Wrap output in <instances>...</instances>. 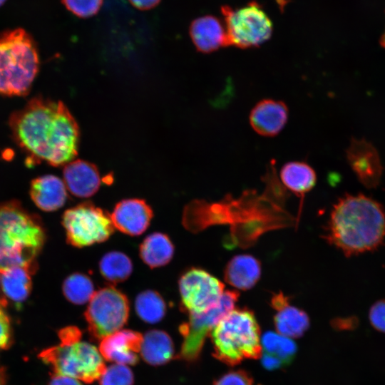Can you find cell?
Here are the masks:
<instances>
[{
	"label": "cell",
	"instance_id": "obj_11",
	"mask_svg": "<svg viewBox=\"0 0 385 385\" xmlns=\"http://www.w3.org/2000/svg\"><path fill=\"white\" fill-rule=\"evenodd\" d=\"M183 309L188 314H200L215 306L225 290L224 284L200 268L183 272L178 281Z\"/></svg>",
	"mask_w": 385,
	"mask_h": 385
},
{
	"label": "cell",
	"instance_id": "obj_15",
	"mask_svg": "<svg viewBox=\"0 0 385 385\" xmlns=\"http://www.w3.org/2000/svg\"><path fill=\"white\" fill-rule=\"evenodd\" d=\"M289 115L287 105L273 99H262L252 109L250 123L252 129L265 137L278 135L285 126Z\"/></svg>",
	"mask_w": 385,
	"mask_h": 385
},
{
	"label": "cell",
	"instance_id": "obj_32",
	"mask_svg": "<svg viewBox=\"0 0 385 385\" xmlns=\"http://www.w3.org/2000/svg\"><path fill=\"white\" fill-rule=\"evenodd\" d=\"M369 319L376 330L385 333V299L378 300L371 305Z\"/></svg>",
	"mask_w": 385,
	"mask_h": 385
},
{
	"label": "cell",
	"instance_id": "obj_34",
	"mask_svg": "<svg viewBox=\"0 0 385 385\" xmlns=\"http://www.w3.org/2000/svg\"><path fill=\"white\" fill-rule=\"evenodd\" d=\"M260 357L263 367L268 370H275L286 366L280 359L272 354L264 352Z\"/></svg>",
	"mask_w": 385,
	"mask_h": 385
},
{
	"label": "cell",
	"instance_id": "obj_7",
	"mask_svg": "<svg viewBox=\"0 0 385 385\" xmlns=\"http://www.w3.org/2000/svg\"><path fill=\"white\" fill-rule=\"evenodd\" d=\"M228 46L256 48L268 41L273 31L272 23L257 3L232 9L222 6Z\"/></svg>",
	"mask_w": 385,
	"mask_h": 385
},
{
	"label": "cell",
	"instance_id": "obj_23",
	"mask_svg": "<svg viewBox=\"0 0 385 385\" xmlns=\"http://www.w3.org/2000/svg\"><path fill=\"white\" fill-rule=\"evenodd\" d=\"M27 268L14 267L1 272V289L4 298L19 304L27 299L32 289L31 274Z\"/></svg>",
	"mask_w": 385,
	"mask_h": 385
},
{
	"label": "cell",
	"instance_id": "obj_29",
	"mask_svg": "<svg viewBox=\"0 0 385 385\" xmlns=\"http://www.w3.org/2000/svg\"><path fill=\"white\" fill-rule=\"evenodd\" d=\"M133 371L128 365L113 364L106 367L99 378L100 385H133Z\"/></svg>",
	"mask_w": 385,
	"mask_h": 385
},
{
	"label": "cell",
	"instance_id": "obj_13",
	"mask_svg": "<svg viewBox=\"0 0 385 385\" xmlns=\"http://www.w3.org/2000/svg\"><path fill=\"white\" fill-rule=\"evenodd\" d=\"M153 210L142 199H125L118 202L111 217L114 227L130 235L137 236L148 227L153 217Z\"/></svg>",
	"mask_w": 385,
	"mask_h": 385
},
{
	"label": "cell",
	"instance_id": "obj_16",
	"mask_svg": "<svg viewBox=\"0 0 385 385\" xmlns=\"http://www.w3.org/2000/svg\"><path fill=\"white\" fill-rule=\"evenodd\" d=\"M63 174L66 189L77 197H89L101 186V178L97 167L86 160L71 161L65 165Z\"/></svg>",
	"mask_w": 385,
	"mask_h": 385
},
{
	"label": "cell",
	"instance_id": "obj_19",
	"mask_svg": "<svg viewBox=\"0 0 385 385\" xmlns=\"http://www.w3.org/2000/svg\"><path fill=\"white\" fill-rule=\"evenodd\" d=\"M63 181L53 175H43L34 178L30 185L29 194L34 204L46 212L63 207L67 199Z\"/></svg>",
	"mask_w": 385,
	"mask_h": 385
},
{
	"label": "cell",
	"instance_id": "obj_24",
	"mask_svg": "<svg viewBox=\"0 0 385 385\" xmlns=\"http://www.w3.org/2000/svg\"><path fill=\"white\" fill-rule=\"evenodd\" d=\"M174 255V245L168 235L153 232L148 235L140 246V256L150 268L167 265Z\"/></svg>",
	"mask_w": 385,
	"mask_h": 385
},
{
	"label": "cell",
	"instance_id": "obj_20",
	"mask_svg": "<svg viewBox=\"0 0 385 385\" xmlns=\"http://www.w3.org/2000/svg\"><path fill=\"white\" fill-rule=\"evenodd\" d=\"M260 261L250 255H237L227 264L224 279L232 287L240 290L252 288L261 276Z\"/></svg>",
	"mask_w": 385,
	"mask_h": 385
},
{
	"label": "cell",
	"instance_id": "obj_6",
	"mask_svg": "<svg viewBox=\"0 0 385 385\" xmlns=\"http://www.w3.org/2000/svg\"><path fill=\"white\" fill-rule=\"evenodd\" d=\"M38 356L54 374L87 384L99 379L106 368L99 350L81 339L61 341L58 345L41 351Z\"/></svg>",
	"mask_w": 385,
	"mask_h": 385
},
{
	"label": "cell",
	"instance_id": "obj_25",
	"mask_svg": "<svg viewBox=\"0 0 385 385\" xmlns=\"http://www.w3.org/2000/svg\"><path fill=\"white\" fill-rule=\"evenodd\" d=\"M102 276L109 282L117 284L127 279L132 273L133 264L124 253L112 251L105 254L99 262Z\"/></svg>",
	"mask_w": 385,
	"mask_h": 385
},
{
	"label": "cell",
	"instance_id": "obj_35",
	"mask_svg": "<svg viewBox=\"0 0 385 385\" xmlns=\"http://www.w3.org/2000/svg\"><path fill=\"white\" fill-rule=\"evenodd\" d=\"M48 385H82L80 381L63 375L53 374Z\"/></svg>",
	"mask_w": 385,
	"mask_h": 385
},
{
	"label": "cell",
	"instance_id": "obj_31",
	"mask_svg": "<svg viewBox=\"0 0 385 385\" xmlns=\"http://www.w3.org/2000/svg\"><path fill=\"white\" fill-rule=\"evenodd\" d=\"M252 376L245 370L237 369L230 371L217 379L212 385H253Z\"/></svg>",
	"mask_w": 385,
	"mask_h": 385
},
{
	"label": "cell",
	"instance_id": "obj_10",
	"mask_svg": "<svg viewBox=\"0 0 385 385\" xmlns=\"http://www.w3.org/2000/svg\"><path fill=\"white\" fill-rule=\"evenodd\" d=\"M239 292L225 290L219 302L200 314H189L188 322L183 323L180 332L183 338L178 356L186 362L199 359L205 339L217 323L235 307Z\"/></svg>",
	"mask_w": 385,
	"mask_h": 385
},
{
	"label": "cell",
	"instance_id": "obj_37",
	"mask_svg": "<svg viewBox=\"0 0 385 385\" xmlns=\"http://www.w3.org/2000/svg\"><path fill=\"white\" fill-rule=\"evenodd\" d=\"M6 384V373L3 367L0 366V385Z\"/></svg>",
	"mask_w": 385,
	"mask_h": 385
},
{
	"label": "cell",
	"instance_id": "obj_12",
	"mask_svg": "<svg viewBox=\"0 0 385 385\" xmlns=\"http://www.w3.org/2000/svg\"><path fill=\"white\" fill-rule=\"evenodd\" d=\"M143 335L135 331L122 329L102 339L99 351L106 360L115 364L134 365L138 361Z\"/></svg>",
	"mask_w": 385,
	"mask_h": 385
},
{
	"label": "cell",
	"instance_id": "obj_4",
	"mask_svg": "<svg viewBox=\"0 0 385 385\" xmlns=\"http://www.w3.org/2000/svg\"><path fill=\"white\" fill-rule=\"evenodd\" d=\"M38 68L37 46L27 31L18 28L0 34V96L26 95Z\"/></svg>",
	"mask_w": 385,
	"mask_h": 385
},
{
	"label": "cell",
	"instance_id": "obj_30",
	"mask_svg": "<svg viewBox=\"0 0 385 385\" xmlns=\"http://www.w3.org/2000/svg\"><path fill=\"white\" fill-rule=\"evenodd\" d=\"M64 6L79 18L96 15L101 9L103 0H61Z\"/></svg>",
	"mask_w": 385,
	"mask_h": 385
},
{
	"label": "cell",
	"instance_id": "obj_33",
	"mask_svg": "<svg viewBox=\"0 0 385 385\" xmlns=\"http://www.w3.org/2000/svg\"><path fill=\"white\" fill-rule=\"evenodd\" d=\"M0 304V351L8 349L12 342V329L9 315Z\"/></svg>",
	"mask_w": 385,
	"mask_h": 385
},
{
	"label": "cell",
	"instance_id": "obj_1",
	"mask_svg": "<svg viewBox=\"0 0 385 385\" xmlns=\"http://www.w3.org/2000/svg\"><path fill=\"white\" fill-rule=\"evenodd\" d=\"M9 125L14 140L34 163L59 167L77 156L79 127L60 101L34 97L11 113Z\"/></svg>",
	"mask_w": 385,
	"mask_h": 385
},
{
	"label": "cell",
	"instance_id": "obj_21",
	"mask_svg": "<svg viewBox=\"0 0 385 385\" xmlns=\"http://www.w3.org/2000/svg\"><path fill=\"white\" fill-rule=\"evenodd\" d=\"M174 344L165 332L153 329L143 336L140 354L143 360L153 366L169 362L174 356Z\"/></svg>",
	"mask_w": 385,
	"mask_h": 385
},
{
	"label": "cell",
	"instance_id": "obj_40",
	"mask_svg": "<svg viewBox=\"0 0 385 385\" xmlns=\"http://www.w3.org/2000/svg\"><path fill=\"white\" fill-rule=\"evenodd\" d=\"M6 0H0V6H2Z\"/></svg>",
	"mask_w": 385,
	"mask_h": 385
},
{
	"label": "cell",
	"instance_id": "obj_38",
	"mask_svg": "<svg viewBox=\"0 0 385 385\" xmlns=\"http://www.w3.org/2000/svg\"><path fill=\"white\" fill-rule=\"evenodd\" d=\"M0 287H1V272H0ZM6 304H7L6 299L4 297L0 296V304L5 307Z\"/></svg>",
	"mask_w": 385,
	"mask_h": 385
},
{
	"label": "cell",
	"instance_id": "obj_14",
	"mask_svg": "<svg viewBox=\"0 0 385 385\" xmlns=\"http://www.w3.org/2000/svg\"><path fill=\"white\" fill-rule=\"evenodd\" d=\"M348 162L359 179L366 186H375L379 181L382 167L377 151L365 140L353 139L346 150Z\"/></svg>",
	"mask_w": 385,
	"mask_h": 385
},
{
	"label": "cell",
	"instance_id": "obj_28",
	"mask_svg": "<svg viewBox=\"0 0 385 385\" xmlns=\"http://www.w3.org/2000/svg\"><path fill=\"white\" fill-rule=\"evenodd\" d=\"M261 345L265 353L278 357L286 366L290 364L297 352V345L292 338L278 332H265L262 337Z\"/></svg>",
	"mask_w": 385,
	"mask_h": 385
},
{
	"label": "cell",
	"instance_id": "obj_39",
	"mask_svg": "<svg viewBox=\"0 0 385 385\" xmlns=\"http://www.w3.org/2000/svg\"><path fill=\"white\" fill-rule=\"evenodd\" d=\"M381 46L385 48V31L384 33L382 34L381 36V41H380Z\"/></svg>",
	"mask_w": 385,
	"mask_h": 385
},
{
	"label": "cell",
	"instance_id": "obj_5",
	"mask_svg": "<svg viewBox=\"0 0 385 385\" xmlns=\"http://www.w3.org/2000/svg\"><path fill=\"white\" fill-rule=\"evenodd\" d=\"M213 356L233 366L244 359H257L262 355L260 329L254 313L247 309H232L210 333Z\"/></svg>",
	"mask_w": 385,
	"mask_h": 385
},
{
	"label": "cell",
	"instance_id": "obj_9",
	"mask_svg": "<svg viewBox=\"0 0 385 385\" xmlns=\"http://www.w3.org/2000/svg\"><path fill=\"white\" fill-rule=\"evenodd\" d=\"M88 332L96 339L120 330L126 324L129 315L127 297L113 286L95 292L85 312Z\"/></svg>",
	"mask_w": 385,
	"mask_h": 385
},
{
	"label": "cell",
	"instance_id": "obj_17",
	"mask_svg": "<svg viewBox=\"0 0 385 385\" xmlns=\"http://www.w3.org/2000/svg\"><path fill=\"white\" fill-rule=\"evenodd\" d=\"M272 307L277 310L274 324L277 332L289 338L302 337L309 327V318L302 309L291 305L282 293L274 294Z\"/></svg>",
	"mask_w": 385,
	"mask_h": 385
},
{
	"label": "cell",
	"instance_id": "obj_18",
	"mask_svg": "<svg viewBox=\"0 0 385 385\" xmlns=\"http://www.w3.org/2000/svg\"><path fill=\"white\" fill-rule=\"evenodd\" d=\"M189 34L196 49L203 53L228 46L225 27L214 16L206 15L193 20L189 28Z\"/></svg>",
	"mask_w": 385,
	"mask_h": 385
},
{
	"label": "cell",
	"instance_id": "obj_2",
	"mask_svg": "<svg viewBox=\"0 0 385 385\" xmlns=\"http://www.w3.org/2000/svg\"><path fill=\"white\" fill-rule=\"evenodd\" d=\"M326 230V240L346 256L370 251L385 237V212L371 197L346 195L334 205Z\"/></svg>",
	"mask_w": 385,
	"mask_h": 385
},
{
	"label": "cell",
	"instance_id": "obj_22",
	"mask_svg": "<svg viewBox=\"0 0 385 385\" xmlns=\"http://www.w3.org/2000/svg\"><path fill=\"white\" fill-rule=\"evenodd\" d=\"M283 185L291 192L304 198L305 194L315 185L317 175L314 170L303 161L285 163L279 171Z\"/></svg>",
	"mask_w": 385,
	"mask_h": 385
},
{
	"label": "cell",
	"instance_id": "obj_8",
	"mask_svg": "<svg viewBox=\"0 0 385 385\" xmlns=\"http://www.w3.org/2000/svg\"><path fill=\"white\" fill-rule=\"evenodd\" d=\"M62 224L67 242L79 248L107 240L115 228L111 214L91 202H84L66 210Z\"/></svg>",
	"mask_w": 385,
	"mask_h": 385
},
{
	"label": "cell",
	"instance_id": "obj_26",
	"mask_svg": "<svg viewBox=\"0 0 385 385\" xmlns=\"http://www.w3.org/2000/svg\"><path fill=\"white\" fill-rule=\"evenodd\" d=\"M135 309L138 316L143 322L155 324L164 317L166 304L158 292L148 289L140 292L136 297Z\"/></svg>",
	"mask_w": 385,
	"mask_h": 385
},
{
	"label": "cell",
	"instance_id": "obj_27",
	"mask_svg": "<svg viewBox=\"0 0 385 385\" xmlns=\"http://www.w3.org/2000/svg\"><path fill=\"white\" fill-rule=\"evenodd\" d=\"M63 294L71 303L77 305L88 302L95 291L92 280L87 275L75 272L68 276L63 283Z\"/></svg>",
	"mask_w": 385,
	"mask_h": 385
},
{
	"label": "cell",
	"instance_id": "obj_3",
	"mask_svg": "<svg viewBox=\"0 0 385 385\" xmlns=\"http://www.w3.org/2000/svg\"><path fill=\"white\" fill-rule=\"evenodd\" d=\"M46 238L38 216L16 200L0 203V272L22 267L34 273Z\"/></svg>",
	"mask_w": 385,
	"mask_h": 385
},
{
	"label": "cell",
	"instance_id": "obj_36",
	"mask_svg": "<svg viewBox=\"0 0 385 385\" xmlns=\"http://www.w3.org/2000/svg\"><path fill=\"white\" fill-rule=\"evenodd\" d=\"M130 4L140 10H148L155 7L160 0H129Z\"/></svg>",
	"mask_w": 385,
	"mask_h": 385
}]
</instances>
